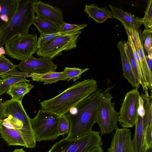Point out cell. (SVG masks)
<instances>
[{
  "instance_id": "obj_22",
  "label": "cell",
  "mask_w": 152,
  "mask_h": 152,
  "mask_svg": "<svg viewBox=\"0 0 152 152\" xmlns=\"http://www.w3.org/2000/svg\"><path fill=\"white\" fill-rule=\"evenodd\" d=\"M33 24L41 34L48 35L59 32V26L37 15L35 16Z\"/></svg>"
},
{
  "instance_id": "obj_3",
  "label": "cell",
  "mask_w": 152,
  "mask_h": 152,
  "mask_svg": "<svg viewBox=\"0 0 152 152\" xmlns=\"http://www.w3.org/2000/svg\"><path fill=\"white\" fill-rule=\"evenodd\" d=\"M35 0H19L16 11L8 25L1 32L0 48L14 37L29 34L33 24L35 10L32 6Z\"/></svg>"
},
{
  "instance_id": "obj_35",
  "label": "cell",
  "mask_w": 152,
  "mask_h": 152,
  "mask_svg": "<svg viewBox=\"0 0 152 152\" xmlns=\"http://www.w3.org/2000/svg\"><path fill=\"white\" fill-rule=\"evenodd\" d=\"M145 57L148 67L151 72L152 73V59L149 58L147 56H145Z\"/></svg>"
},
{
  "instance_id": "obj_14",
  "label": "cell",
  "mask_w": 152,
  "mask_h": 152,
  "mask_svg": "<svg viewBox=\"0 0 152 152\" xmlns=\"http://www.w3.org/2000/svg\"><path fill=\"white\" fill-rule=\"evenodd\" d=\"M32 6L37 15L59 26L65 23L61 9L38 0H35Z\"/></svg>"
},
{
  "instance_id": "obj_33",
  "label": "cell",
  "mask_w": 152,
  "mask_h": 152,
  "mask_svg": "<svg viewBox=\"0 0 152 152\" xmlns=\"http://www.w3.org/2000/svg\"><path fill=\"white\" fill-rule=\"evenodd\" d=\"M152 125L148 126L145 133L144 145L145 149L146 152L152 148Z\"/></svg>"
},
{
  "instance_id": "obj_11",
  "label": "cell",
  "mask_w": 152,
  "mask_h": 152,
  "mask_svg": "<svg viewBox=\"0 0 152 152\" xmlns=\"http://www.w3.org/2000/svg\"><path fill=\"white\" fill-rule=\"evenodd\" d=\"M15 67L22 72L30 75L56 72L57 68V64L53 63L52 59L43 57L35 58L33 56L21 61L19 64L15 65Z\"/></svg>"
},
{
  "instance_id": "obj_23",
  "label": "cell",
  "mask_w": 152,
  "mask_h": 152,
  "mask_svg": "<svg viewBox=\"0 0 152 152\" xmlns=\"http://www.w3.org/2000/svg\"><path fill=\"white\" fill-rule=\"evenodd\" d=\"M9 75L30 77V74L18 70L15 65L2 55L0 56V76Z\"/></svg>"
},
{
  "instance_id": "obj_15",
  "label": "cell",
  "mask_w": 152,
  "mask_h": 152,
  "mask_svg": "<svg viewBox=\"0 0 152 152\" xmlns=\"http://www.w3.org/2000/svg\"><path fill=\"white\" fill-rule=\"evenodd\" d=\"M144 110H138L137 120L135 124V132L132 142L135 152H146L145 149L144 140L146 130L150 125L144 122L142 116Z\"/></svg>"
},
{
  "instance_id": "obj_25",
  "label": "cell",
  "mask_w": 152,
  "mask_h": 152,
  "mask_svg": "<svg viewBox=\"0 0 152 152\" xmlns=\"http://www.w3.org/2000/svg\"><path fill=\"white\" fill-rule=\"evenodd\" d=\"M125 44L126 53L134 74L140 84L142 87L143 90L144 91L146 89H148L145 85L142 72L134 57L129 42L127 41L126 42H125Z\"/></svg>"
},
{
  "instance_id": "obj_20",
  "label": "cell",
  "mask_w": 152,
  "mask_h": 152,
  "mask_svg": "<svg viewBox=\"0 0 152 152\" xmlns=\"http://www.w3.org/2000/svg\"><path fill=\"white\" fill-rule=\"evenodd\" d=\"M0 134L8 145H20L26 147L24 140L14 128H8L0 124Z\"/></svg>"
},
{
  "instance_id": "obj_16",
  "label": "cell",
  "mask_w": 152,
  "mask_h": 152,
  "mask_svg": "<svg viewBox=\"0 0 152 152\" xmlns=\"http://www.w3.org/2000/svg\"><path fill=\"white\" fill-rule=\"evenodd\" d=\"M109 6L116 19L122 23L125 29L131 28L138 30L142 24L143 18L135 16L131 13L125 11L121 7L119 8L110 4Z\"/></svg>"
},
{
  "instance_id": "obj_1",
  "label": "cell",
  "mask_w": 152,
  "mask_h": 152,
  "mask_svg": "<svg viewBox=\"0 0 152 152\" xmlns=\"http://www.w3.org/2000/svg\"><path fill=\"white\" fill-rule=\"evenodd\" d=\"M103 95L104 92L98 89L65 114L70 124L69 132L65 138L83 136L92 131Z\"/></svg>"
},
{
  "instance_id": "obj_27",
  "label": "cell",
  "mask_w": 152,
  "mask_h": 152,
  "mask_svg": "<svg viewBox=\"0 0 152 152\" xmlns=\"http://www.w3.org/2000/svg\"><path fill=\"white\" fill-rule=\"evenodd\" d=\"M80 31H69L62 32H58L48 35H42L40 34L37 41L38 48V49L42 47L45 44L54 38L62 35L72 34L78 33Z\"/></svg>"
},
{
  "instance_id": "obj_32",
  "label": "cell",
  "mask_w": 152,
  "mask_h": 152,
  "mask_svg": "<svg viewBox=\"0 0 152 152\" xmlns=\"http://www.w3.org/2000/svg\"><path fill=\"white\" fill-rule=\"evenodd\" d=\"M152 28H145L142 33V38L144 41V47L147 52L152 48Z\"/></svg>"
},
{
  "instance_id": "obj_31",
  "label": "cell",
  "mask_w": 152,
  "mask_h": 152,
  "mask_svg": "<svg viewBox=\"0 0 152 152\" xmlns=\"http://www.w3.org/2000/svg\"><path fill=\"white\" fill-rule=\"evenodd\" d=\"M87 24H71L65 23L60 26V32L69 31H78L85 28Z\"/></svg>"
},
{
  "instance_id": "obj_29",
  "label": "cell",
  "mask_w": 152,
  "mask_h": 152,
  "mask_svg": "<svg viewBox=\"0 0 152 152\" xmlns=\"http://www.w3.org/2000/svg\"><path fill=\"white\" fill-rule=\"evenodd\" d=\"M70 124L66 115L63 114L59 116L58 125V136L68 134L70 130Z\"/></svg>"
},
{
  "instance_id": "obj_7",
  "label": "cell",
  "mask_w": 152,
  "mask_h": 152,
  "mask_svg": "<svg viewBox=\"0 0 152 152\" xmlns=\"http://www.w3.org/2000/svg\"><path fill=\"white\" fill-rule=\"evenodd\" d=\"M37 34L16 36L5 44L6 53L11 58L22 61L37 52Z\"/></svg>"
},
{
  "instance_id": "obj_5",
  "label": "cell",
  "mask_w": 152,
  "mask_h": 152,
  "mask_svg": "<svg viewBox=\"0 0 152 152\" xmlns=\"http://www.w3.org/2000/svg\"><path fill=\"white\" fill-rule=\"evenodd\" d=\"M59 116L40 109L35 117L31 119L36 142L54 140L58 138Z\"/></svg>"
},
{
  "instance_id": "obj_24",
  "label": "cell",
  "mask_w": 152,
  "mask_h": 152,
  "mask_svg": "<svg viewBox=\"0 0 152 152\" xmlns=\"http://www.w3.org/2000/svg\"><path fill=\"white\" fill-rule=\"evenodd\" d=\"M26 82L22 81L14 84L6 93L10 95L12 99L22 102L24 96L34 87L32 84Z\"/></svg>"
},
{
  "instance_id": "obj_18",
  "label": "cell",
  "mask_w": 152,
  "mask_h": 152,
  "mask_svg": "<svg viewBox=\"0 0 152 152\" xmlns=\"http://www.w3.org/2000/svg\"><path fill=\"white\" fill-rule=\"evenodd\" d=\"M19 0H0V31L8 25L17 10Z\"/></svg>"
},
{
  "instance_id": "obj_2",
  "label": "cell",
  "mask_w": 152,
  "mask_h": 152,
  "mask_svg": "<svg viewBox=\"0 0 152 152\" xmlns=\"http://www.w3.org/2000/svg\"><path fill=\"white\" fill-rule=\"evenodd\" d=\"M98 89L97 81L93 78L75 83L56 96L41 102V110L60 116Z\"/></svg>"
},
{
  "instance_id": "obj_41",
  "label": "cell",
  "mask_w": 152,
  "mask_h": 152,
  "mask_svg": "<svg viewBox=\"0 0 152 152\" xmlns=\"http://www.w3.org/2000/svg\"><path fill=\"white\" fill-rule=\"evenodd\" d=\"M0 33H1V31H0Z\"/></svg>"
},
{
  "instance_id": "obj_34",
  "label": "cell",
  "mask_w": 152,
  "mask_h": 152,
  "mask_svg": "<svg viewBox=\"0 0 152 152\" xmlns=\"http://www.w3.org/2000/svg\"><path fill=\"white\" fill-rule=\"evenodd\" d=\"M3 102H2L1 99L0 98V121L5 118L3 108Z\"/></svg>"
},
{
  "instance_id": "obj_9",
  "label": "cell",
  "mask_w": 152,
  "mask_h": 152,
  "mask_svg": "<svg viewBox=\"0 0 152 152\" xmlns=\"http://www.w3.org/2000/svg\"><path fill=\"white\" fill-rule=\"evenodd\" d=\"M140 96L138 88L127 93L121 104L118 121L123 128H132L137 119Z\"/></svg>"
},
{
  "instance_id": "obj_4",
  "label": "cell",
  "mask_w": 152,
  "mask_h": 152,
  "mask_svg": "<svg viewBox=\"0 0 152 152\" xmlns=\"http://www.w3.org/2000/svg\"><path fill=\"white\" fill-rule=\"evenodd\" d=\"M102 144L99 132L92 130L83 136L62 139L54 144L47 152H89L96 146Z\"/></svg>"
},
{
  "instance_id": "obj_13",
  "label": "cell",
  "mask_w": 152,
  "mask_h": 152,
  "mask_svg": "<svg viewBox=\"0 0 152 152\" xmlns=\"http://www.w3.org/2000/svg\"><path fill=\"white\" fill-rule=\"evenodd\" d=\"M127 30L135 44L141 64L144 81L146 87L151 90L152 88V73L150 72L146 62L144 51L141 35L138 30L129 28Z\"/></svg>"
},
{
  "instance_id": "obj_28",
  "label": "cell",
  "mask_w": 152,
  "mask_h": 152,
  "mask_svg": "<svg viewBox=\"0 0 152 152\" xmlns=\"http://www.w3.org/2000/svg\"><path fill=\"white\" fill-rule=\"evenodd\" d=\"M88 69V68L81 69L77 67H66L64 68V71L66 73L67 77V81L69 82L72 79H73V81L77 80L80 77L84 72Z\"/></svg>"
},
{
  "instance_id": "obj_12",
  "label": "cell",
  "mask_w": 152,
  "mask_h": 152,
  "mask_svg": "<svg viewBox=\"0 0 152 152\" xmlns=\"http://www.w3.org/2000/svg\"><path fill=\"white\" fill-rule=\"evenodd\" d=\"M115 130L107 152H135L130 130L118 128Z\"/></svg>"
},
{
  "instance_id": "obj_38",
  "label": "cell",
  "mask_w": 152,
  "mask_h": 152,
  "mask_svg": "<svg viewBox=\"0 0 152 152\" xmlns=\"http://www.w3.org/2000/svg\"><path fill=\"white\" fill-rule=\"evenodd\" d=\"M6 53L5 50L3 47H2L0 48V56Z\"/></svg>"
},
{
  "instance_id": "obj_19",
  "label": "cell",
  "mask_w": 152,
  "mask_h": 152,
  "mask_svg": "<svg viewBox=\"0 0 152 152\" xmlns=\"http://www.w3.org/2000/svg\"><path fill=\"white\" fill-rule=\"evenodd\" d=\"M84 12L97 23L104 22L108 18L116 19L112 12L106 8H100L94 4H86Z\"/></svg>"
},
{
  "instance_id": "obj_37",
  "label": "cell",
  "mask_w": 152,
  "mask_h": 152,
  "mask_svg": "<svg viewBox=\"0 0 152 152\" xmlns=\"http://www.w3.org/2000/svg\"><path fill=\"white\" fill-rule=\"evenodd\" d=\"M148 56L150 59H152V48H151L147 52Z\"/></svg>"
},
{
  "instance_id": "obj_10",
  "label": "cell",
  "mask_w": 152,
  "mask_h": 152,
  "mask_svg": "<svg viewBox=\"0 0 152 152\" xmlns=\"http://www.w3.org/2000/svg\"><path fill=\"white\" fill-rule=\"evenodd\" d=\"M4 118H13L21 121L23 124L27 133L34 147L36 141L31 122V119L27 115L22 105V102L11 99L5 101L3 103Z\"/></svg>"
},
{
  "instance_id": "obj_40",
  "label": "cell",
  "mask_w": 152,
  "mask_h": 152,
  "mask_svg": "<svg viewBox=\"0 0 152 152\" xmlns=\"http://www.w3.org/2000/svg\"><path fill=\"white\" fill-rule=\"evenodd\" d=\"M2 80V79H0V82Z\"/></svg>"
},
{
  "instance_id": "obj_39",
  "label": "cell",
  "mask_w": 152,
  "mask_h": 152,
  "mask_svg": "<svg viewBox=\"0 0 152 152\" xmlns=\"http://www.w3.org/2000/svg\"><path fill=\"white\" fill-rule=\"evenodd\" d=\"M12 152H26V151L23 150V148H16Z\"/></svg>"
},
{
  "instance_id": "obj_26",
  "label": "cell",
  "mask_w": 152,
  "mask_h": 152,
  "mask_svg": "<svg viewBox=\"0 0 152 152\" xmlns=\"http://www.w3.org/2000/svg\"><path fill=\"white\" fill-rule=\"evenodd\" d=\"M2 79L0 82V96L6 93L14 84L22 81L29 82V80L25 77L16 76H1Z\"/></svg>"
},
{
  "instance_id": "obj_30",
  "label": "cell",
  "mask_w": 152,
  "mask_h": 152,
  "mask_svg": "<svg viewBox=\"0 0 152 152\" xmlns=\"http://www.w3.org/2000/svg\"><path fill=\"white\" fill-rule=\"evenodd\" d=\"M142 24L145 28H152V0L148 1L145 15L143 18Z\"/></svg>"
},
{
  "instance_id": "obj_21",
  "label": "cell",
  "mask_w": 152,
  "mask_h": 152,
  "mask_svg": "<svg viewBox=\"0 0 152 152\" xmlns=\"http://www.w3.org/2000/svg\"><path fill=\"white\" fill-rule=\"evenodd\" d=\"M32 80L44 83V85L56 83L60 80H67V77L65 72H49L42 74L33 73L30 74Z\"/></svg>"
},
{
  "instance_id": "obj_17",
  "label": "cell",
  "mask_w": 152,
  "mask_h": 152,
  "mask_svg": "<svg viewBox=\"0 0 152 152\" xmlns=\"http://www.w3.org/2000/svg\"><path fill=\"white\" fill-rule=\"evenodd\" d=\"M117 48L120 52L123 77L127 80L128 82L134 88H138L140 83L134 74L127 55L125 42L119 41L118 43Z\"/></svg>"
},
{
  "instance_id": "obj_6",
  "label": "cell",
  "mask_w": 152,
  "mask_h": 152,
  "mask_svg": "<svg viewBox=\"0 0 152 152\" xmlns=\"http://www.w3.org/2000/svg\"><path fill=\"white\" fill-rule=\"evenodd\" d=\"M112 88L111 87H109L104 91L98 110L96 123L101 135L110 133L118 128L117 122L119 113L115 109V103L111 101L113 98L110 92Z\"/></svg>"
},
{
  "instance_id": "obj_8",
  "label": "cell",
  "mask_w": 152,
  "mask_h": 152,
  "mask_svg": "<svg viewBox=\"0 0 152 152\" xmlns=\"http://www.w3.org/2000/svg\"><path fill=\"white\" fill-rule=\"evenodd\" d=\"M81 33L80 31L76 34L62 35L54 38L39 49L37 55L52 59L61 55L62 51L75 48L78 37Z\"/></svg>"
},
{
  "instance_id": "obj_36",
  "label": "cell",
  "mask_w": 152,
  "mask_h": 152,
  "mask_svg": "<svg viewBox=\"0 0 152 152\" xmlns=\"http://www.w3.org/2000/svg\"><path fill=\"white\" fill-rule=\"evenodd\" d=\"M89 152H104L101 145H98L95 147Z\"/></svg>"
}]
</instances>
